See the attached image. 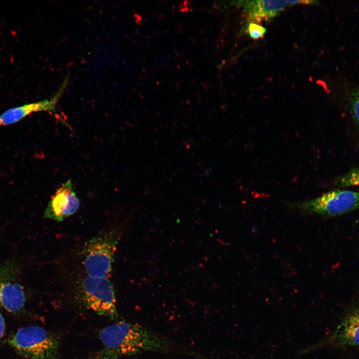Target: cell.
Here are the masks:
<instances>
[{"label": "cell", "instance_id": "obj_1", "mask_svg": "<svg viewBox=\"0 0 359 359\" xmlns=\"http://www.w3.org/2000/svg\"><path fill=\"white\" fill-rule=\"evenodd\" d=\"M99 338L105 348L119 357L145 352H184L164 337L137 323L120 321L102 329Z\"/></svg>", "mask_w": 359, "mask_h": 359}, {"label": "cell", "instance_id": "obj_2", "mask_svg": "<svg viewBox=\"0 0 359 359\" xmlns=\"http://www.w3.org/2000/svg\"><path fill=\"white\" fill-rule=\"evenodd\" d=\"M8 345L27 359H56L60 347L57 335L39 326L19 329L8 339Z\"/></svg>", "mask_w": 359, "mask_h": 359}, {"label": "cell", "instance_id": "obj_3", "mask_svg": "<svg viewBox=\"0 0 359 359\" xmlns=\"http://www.w3.org/2000/svg\"><path fill=\"white\" fill-rule=\"evenodd\" d=\"M118 240L117 232L111 229L99 232L85 243L82 251V264L87 275L109 277Z\"/></svg>", "mask_w": 359, "mask_h": 359}, {"label": "cell", "instance_id": "obj_4", "mask_svg": "<svg viewBox=\"0 0 359 359\" xmlns=\"http://www.w3.org/2000/svg\"><path fill=\"white\" fill-rule=\"evenodd\" d=\"M289 204L303 213L336 216L359 208V191L335 189L312 199Z\"/></svg>", "mask_w": 359, "mask_h": 359}, {"label": "cell", "instance_id": "obj_5", "mask_svg": "<svg viewBox=\"0 0 359 359\" xmlns=\"http://www.w3.org/2000/svg\"><path fill=\"white\" fill-rule=\"evenodd\" d=\"M80 291L81 299L88 309L100 316L117 318L114 288L108 278L87 275L81 281Z\"/></svg>", "mask_w": 359, "mask_h": 359}, {"label": "cell", "instance_id": "obj_6", "mask_svg": "<svg viewBox=\"0 0 359 359\" xmlns=\"http://www.w3.org/2000/svg\"><path fill=\"white\" fill-rule=\"evenodd\" d=\"M359 347V300L345 313L336 328L319 343L304 349L302 354L321 347Z\"/></svg>", "mask_w": 359, "mask_h": 359}, {"label": "cell", "instance_id": "obj_7", "mask_svg": "<svg viewBox=\"0 0 359 359\" xmlns=\"http://www.w3.org/2000/svg\"><path fill=\"white\" fill-rule=\"evenodd\" d=\"M19 272L16 261L7 260L0 265V306L14 314L22 310L26 302L25 292L19 280Z\"/></svg>", "mask_w": 359, "mask_h": 359}, {"label": "cell", "instance_id": "obj_8", "mask_svg": "<svg viewBox=\"0 0 359 359\" xmlns=\"http://www.w3.org/2000/svg\"><path fill=\"white\" fill-rule=\"evenodd\" d=\"M80 201L73 189L70 180L63 183L51 196L44 212V217L61 221L74 214Z\"/></svg>", "mask_w": 359, "mask_h": 359}, {"label": "cell", "instance_id": "obj_9", "mask_svg": "<svg viewBox=\"0 0 359 359\" xmlns=\"http://www.w3.org/2000/svg\"><path fill=\"white\" fill-rule=\"evenodd\" d=\"M67 82V80L66 79L56 93L49 99L25 104L21 106L10 108L4 111L0 115V127L17 123L33 112L53 110L64 92Z\"/></svg>", "mask_w": 359, "mask_h": 359}, {"label": "cell", "instance_id": "obj_10", "mask_svg": "<svg viewBox=\"0 0 359 359\" xmlns=\"http://www.w3.org/2000/svg\"><path fill=\"white\" fill-rule=\"evenodd\" d=\"M231 4L243 6L247 13V22L255 23L275 17L288 4L285 0H255L233 1Z\"/></svg>", "mask_w": 359, "mask_h": 359}, {"label": "cell", "instance_id": "obj_11", "mask_svg": "<svg viewBox=\"0 0 359 359\" xmlns=\"http://www.w3.org/2000/svg\"><path fill=\"white\" fill-rule=\"evenodd\" d=\"M336 184L340 187L359 185V167L354 168L339 176L336 180Z\"/></svg>", "mask_w": 359, "mask_h": 359}, {"label": "cell", "instance_id": "obj_12", "mask_svg": "<svg viewBox=\"0 0 359 359\" xmlns=\"http://www.w3.org/2000/svg\"><path fill=\"white\" fill-rule=\"evenodd\" d=\"M350 109L352 117L359 128V88L353 90L349 97Z\"/></svg>", "mask_w": 359, "mask_h": 359}, {"label": "cell", "instance_id": "obj_13", "mask_svg": "<svg viewBox=\"0 0 359 359\" xmlns=\"http://www.w3.org/2000/svg\"><path fill=\"white\" fill-rule=\"evenodd\" d=\"M243 29L246 30L249 36L254 39H257L263 37L266 29L263 26L256 23H249L246 25Z\"/></svg>", "mask_w": 359, "mask_h": 359}, {"label": "cell", "instance_id": "obj_14", "mask_svg": "<svg viewBox=\"0 0 359 359\" xmlns=\"http://www.w3.org/2000/svg\"><path fill=\"white\" fill-rule=\"evenodd\" d=\"M118 358L115 352L104 348L88 359H118Z\"/></svg>", "mask_w": 359, "mask_h": 359}, {"label": "cell", "instance_id": "obj_15", "mask_svg": "<svg viewBox=\"0 0 359 359\" xmlns=\"http://www.w3.org/2000/svg\"><path fill=\"white\" fill-rule=\"evenodd\" d=\"M287 2L289 5H294L297 4H311L315 3L316 1L314 0H289Z\"/></svg>", "mask_w": 359, "mask_h": 359}, {"label": "cell", "instance_id": "obj_16", "mask_svg": "<svg viewBox=\"0 0 359 359\" xmlns=\"http://www.w3.org/2000/svg\"><path fill=\"white\" fill-rule=\"evenodd\" d=\"M5 332V322L2 315L0 312V339L3 337Z\"/></svg>", "mask_w": 359, "mask_h": 359}]
</instances>
